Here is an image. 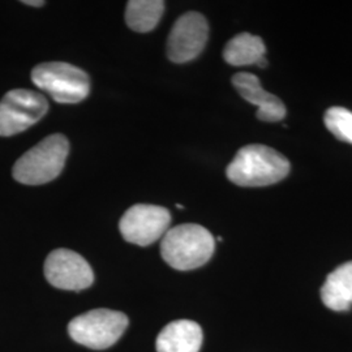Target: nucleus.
<instances>
[{
  "instance_id": "nucleus-10",
  "label": "nucleus",
  "mask_w": 352,
  "mask_h": 352,
  "mask_svg": "<svg viewBox=\"0 0 352 352\" xmlns=\"http://www.w3.org/2000/svg\"><path fill=\"white\" fill-rule=\"evenodd\" d=\"M232 85L247 102L257 106L256 116L261 122L277 123L285 119L287 110L277 96L266 91L257 76L250 72H239L232 76Z\"/></svg>"
},
{
  "instance_id": "nucleus-4",
  "label": "nucleus",
  "mask_w": 352,
  "mask_h": 352,
  "mask_svg": "<svg viewBox=\"0 0 352 352\" xmlns=\"http://www.w3.org/2000/svg\"><path fill=\"white\" fill-rule=\"evenodd\" d=\"M32 81L59 103H78L90 93V80L85 71L63 62L42 63L32 71Z\"/></svg>"
},
{
  "instance_id": "nucleus-1",
  "label": "nucleus",
  "mask_w": 352,
  "mask_h": 352,
  "mask_svg": "<svg viewBox=\"0 0 352 352\" xmlns=\"http://www.w3.org/2000/svg\"><path fill=\"white\" fill-rule=\"evenodd\" d=\"M291 164L279 151L253 144L241 148L227 166L228 180L239 187H266L289 175Z\"/></svg>"
},
{
  "instance_id": "nucleus-5",
  "label": "nucleus",
  "mask_w": 352,
  "mask_h": 352,
  "mask_svg": "<svg viewBox=\"0 0 352 352\" xmlns=\"http://www.w3.org/2000/svg\"><path fill=\"white\" fill-rule=\"evenodd\" d=\"M128 317L113 309H93L75 317L69 325L71 338L91 350L111 347L123 336L128 327Z\"/></svg>"
},
{
  "instance_id": "nucleus-9",
  "label": "nucleus",
  "mask_w": 352,
  "mask_h": 352,
  "mask_svg": "<svg viewBox=\"0 0 352 352\" xmlns=\"http://www.w3.org/2000/svg\"><path fill=\"white\" fill-rule=\"evenodd\" d=\"M45 277L54 287L68 291L88 289L94 282V273L88 261L65 248L55 250L47 256Z\"/></svg>"
},
{
  "instance_id": "nucleus-14",
  "label": "nucleus",
  "mask_w": 352,
  "mask_h": 352,
  "mask_svg": "<svg viewBox=\"0 0 352 352\" xmlns=\"http://www.w3.org/2000/svg\"><path fill=\"white\" fill-rule=\"evenodd\" d=\"M164 11L161 0H131L126 3V25L138 33H148L158 25Z\"/></svg>"
},
{
  "instance_id": "nucleus-3",
  "label": "nucleus",
  "mask_w": 352,
  "mask_h": 352,
  "mask_svg": "<svg viewBox=\"0 0 352 352\" xmlns=\"http://www.w3.org/2000/svg\"><path fill=\"white\" fill-rule=\"evenodd\" d=\"M69 154L64 135L54 133L26 151L13 166L14 180L26 186H41L55 180L63 171Z\"/></svg>"
},
{
  "instance_id": "nucleus-16",
  "label": "nucleus",
  "mask_w": 352,
  "mask_h": 352,
  "mask_svg": "<svg viewBox=\"0 0 352 352\" xmlns=\"http://www.w3.org/2000/svg\"><path fill=\"white\" fill-rule=\"evenodd\" d=\"M23 3L26 4V6H30V7H42V6H45L43 0H24Z\"/></svg>"
},
{
  "instance_id": "nucleus-15",
  "label": "nucleus",
  "mask_w": 352,
  "mask_h": 352,
  "mask_svg": "<svg viewBox=\"0 0 352 352\" xmlns=\"http://www.w3.org/2000/svg\"><path fill=\"white\" fill-rule=\"evenodd\" d=\"M324 122L329 132L337 139L352 144V111L344 107H330Z\"/></svg>"
},
{
  "instance_id": "nucleus-13",
  "label": "nucleus",
  "mask_w": 352,
  "mask_h": 352,
  "mask_svg": "<svg viewBox=\"0 0 352 352\" xmlns=\"http://www.w3.org/2000/svg\"><path fill=\"white\" fill-rule=\"evenodd\" d=\"M321 299L329 309L349 311L352 305V261L340 265L327 276L321 287Z\"/></svg>"
},
{
  "instance_id": "nucleus-2",
  "label": "nucleus",
  "mask_w": 352,
  "mask_h": 352,
  "mask_svg": "<svg viewBox=\"0 0 352 352\" xmlns=\"http://www.w3.org/2000/svg\"><path fill=\"white\" fill-rule=\"evenodd\" d=\"M215 250L210 231L196 223L168 228L162 238V258L176 270H193L206 264Z\"/></svg>"
},
{
  "instance_id": "nucleus-8",
  "label": "nucleus",
  "mask_w": 352,
  "mask_h": 352,
  "mask_svg": "<svg viewBox=\"0 0 352 352\" xmlns=\"http://www.w3.org/2000/svg\"><path fill=\"white\" fill-rule=\"evenodd\" d=\"M209 37V24L199 12L180 16L173 26L167 41V56L182 64L196 59L201 54Z\"/></svg>"
},
{
  "instance_id": "nucleus-6",
  "label": "nucleus",
  "mask_w": 352,
  "mask_h": 352,
  "mask_svg": "<svg viewBox=\"0 0 352 352\" xmlns=\"http://www.w3.org/2000/svg\"><path fill=\"white\" fill-rule=\"evenodd\" d=\"M49 111L45 96L34 90L13 89L0 101V136L10 138L34 126Z\"/></svg>"
},
{
  "instance_id": "nucleus-11",
  "label": "nucleus",
  "mask_w": 352,
  "mask_h": 352,
  "mask_svg": "<svg viewBox=\"0 0 352 352\" xmlns=\"http://www.w3.org/2000/svg\"><path fill=\"white\" fill-rule=\"evenodd\" d=\"M202 344V330L190 320H177L162 329L157 338L158 352H199Z\"/></svg>"
},
{
  "instance_id": "nucleus-12",
  "label": "nucleus",
  "mask_w": 352,
  "mask_h": 352,
  "mask_svg": "<svg viewBox=\"0 0 352 352\" xmlns=\"http://www.w3.org/2000/svg\"><path fill=\"white\" fill-rule=\"evenodd\" d=\"M265 54L266 47L261 38L250 33H241L227 42L223 59L226 63L235 67L256 64L260 68H265L267 65Z\"/></svg>"
},
{
  "instance_id": "nucleus-7",
  "label": "nucleus",
  "mask_w": 352,
  "mask_h": 352,
  "mask_svg": "<svg viewBox=\"0 0 352 352\" xmlns=\"http://www.w3.org/2000/svg\"><path fill=\"white\" fill-rule=\"evenodd\" d=\"M170 223L171 214L164 206L136 204L122 217L119 230L128 243L146 247L164 238Z\"/></svg>"
}]
</instances>
